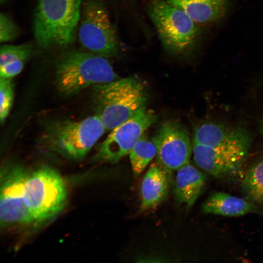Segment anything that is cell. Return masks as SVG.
<instances>
[{
	"instance_id": "obj_2",
	"label": "cell",
	"mask_w": 263,
	"mask_h": 263,
	"mask_svg": "<svg viewBox=\"0 0 263 263\" xmlns=\"http://www.w3.org/2000/svg\"><path fill=\"white\" fill-rule=\"evenodd\" d=\"M119 78L107 57L90 52H66L56 66V87L65 95H74L91 86Z\"/></svg>"
},
{
	"instance_id": "obj_10",
	"label": "cell",
	"mask_w": 263,
	"mask_h": 263,
	"mask_svg": "<svg viewBox=\"0 0 263 263\" xmlns=\"http://www.w3.org/2000/svg\"><path fill=\"white\" fill-rule=\"evenodd\" d=\"M26 172L16 166L4 169L1 175L0 218L3 226L35 222L24 200L23 183Z\"/></svg>"
},
{
	"instance_id": "obj_6",
	"label": "cell",
	"mask_w": 263,
	"mask_h": 263,
	"mask_svg": "<svg viewBox=\"0 0 263 263\" xmlns=\"http://www.w3.org/2000/svg\"><path fill=\"white\" fill-rule=\"evenodd\" d=\"M23 193L24 202L38 223L48 220L59 212L67 198L63 179L56 170L48 167L26 173Z\"/></svg>"
},
{
	"instance_id": "obj_1",
	"label": "cell",
	"mask_w": 263,
	"mask_h": 263,
	"mask_svg": "<svg viewBox=\"0 0 263 263\" xmlns=\"http://www.w3.org/2000/svg\"><path fill=\"white\" fill-rule=\"evenodd\" d=\"M96 115L106 130L112 131L146 107L148 93L134 76L93 86Z\"/></svg>"
},
{
	"instance_id": "obj_13",
	"label": "cell",
	"mask_w": 263,
	"mask_h": 263,
	"mask_svg": "<svg viewBox=\"0 0 263 263\" xmlns=\"http://www.w3.org/2000/svg\"><path fill=\"white\" fill-rule=\"evenodd\" d=\"M193 141L214 147L222 145L251 142V138L248 133L242 128L206 123L195 129Z\"/></svg>"
},
{
	"instance_id": "obj_12",
	"label": "cell",
	"mask_w": 263,
	"mask_h": 263,
	"mask_svg": "<svg viewBox=\"0 0 263 263\" xmlns=\"http://www.w3.org/2000/svg\"><path fill=\"white\" fill-rule=\"evenodd\" d=\"M170 172L158 163L150 167L140 186L141 211L154 208L166 197L170 185Z\"/></svg>"
},
{
	"instance_id": "obj_21",
	"label": "cell",
	"mask_w": 263,
	"mask_h": 263,
	"mask_svg": "<svg viewBox=\"0 0 263 263\" xmlns=\"http://www.w3.org/2000/svg\"><path fill=\"white\" fill-rule=\"evenodd\" d=\"M19 28L7 14L0 15V41L6 42L15 39L19 34Z\"/></svg>"
},
{
	"instance_id": "obj_4",
	"label": "cell",
	"mask_w": 263,
	"mask_h": 263,
	"mask_svg": "<svg viewBox=\"0 0 263 263\" xmlns=\"http://www.w3.org/2000/svg\"><path fill=\"white\" fill-rule=\"evenodd\" d=\"M105 130L95 114L79 121L52 122L46 126L40 140L50 150L78 160L86 156Z\"/></svg>"
},
{
	"instance_id": "obj_5",
	"label": "cell",
	"mask_w": 263,
	"mask_h": 263,
	"mask_svg": "<svg viewBox=\"0 0 263 263\" xmlns=\"http://www.w3.org/2000/svg\"><path fill=\"white\" fill-rule=\"evenodd\" d=\"M149 13L166 49L185 56L195 47L199 35L196 23L186 13L166 0H154Z\"/></svg>"
},
{
	"instance_id": "obj_8",
	"label": "cell",
	"mask_w": 263,
	"mask_h": 263,
	"mask_svg": "<svg viewBox=\"0 0 263 263\" xmlns=\"http://www.w3.org/2000/svg\"><path fill=\"white\" fill-rule=\"evenodd\" d=\"M157 120V115L146 107L113 129L98 146L95 158L98 161L117 163L131 150L150 127Z\"/></svg>"
},
{
	"instance_id": "obj_16",
	"label": "cell",
	"mask_w": 263,
	"mask_h": 263,
	"mask_svg": "<svg viewBox=\"0 0 263 263\" xmlns=\"http://www.w3.org/2000/svg\"><path fill=\"white\" fill-rule=\"evenodd\" d=\"M204 212L225 216H238L256 211L250 202L224 192L211 194L204 203Z\"/></svg>"
},
{
	"instance_id": "obj_11",
	"label": "cell",
	"mask_w": 263,
	"mask_h": 263,
	"mask_svg": "<svg viewBox=\"0 0 263 263\" xmlns=\"http://www.w3.org/2000/svg\"><path fill=\"white\" fill-rule=\"evenodd\" d=\"M250 144L248 142L212 147L193 141V158L199 167L214 176L230 175L243 164Z\"/></svg>"
},
{
	"instance_id": "obj_18",
	"label": "cell",
	"mask_w": 263,
	"mask_h": 263,
	"mask_svg": "<svg viewBox=\"0 0 263 263\" xmlns=\"http://www.w3.org/2000/svg\"><path fill=\"white\" fill-rule=\"evenodd\" d=\"M143 134L129 153L131 167L136 175L141 174L150 162L156 155L155 144Z\"/></svg>"
},
{
	"instance_id": "obj_22",
	"label": "cell",
	"mask_w": 263,
	"mask_h": 263,
	"mask_svg": "<svg viewBox=\"0 0 263 263\" xmlns=\"http://www.w3.org/2000/svg\"><path fill=\"white\" fill-rule=\"evenodd\" d=\"M4 0H0L1 2H2Z\"/></svg>"
},
{
	"instance_id": "obj_9",
	"label": "cell",
	"mask_w": 263,
	"mask_h": 263,
	"mask_svg": "<svg viewBox=\"0 0 263 263\" xmlns=\"http://www.w3.org/2000/svg\"><path fill=\"white\" fill-rule=\"evenodd\" d=\"M158 163L169 171L177 170L189 163L192 152L189 133L179 122H164L153 135Z\"/></svg>"
},
{
	"instance_id": "obj_15",
	"label": "cell",
	"mask_w": 263,
	"mask_h": 263,
	"mask_svg": "<svg viewBox=\"0 0 263 263\" xmlns=\"http://www.w3.org/2000/svg\"><path fill=\"white\" fill-rule=\"evenodd\" d=\"M174 188L176 200L191 207L201 193L205 178L201 172L189 163L177 170Z\"/></svg>"
},
{
	"instance_id": "obj_3",
	"label": "cell",
	"mask_w": 263,
	"mask_h": 263,
	"mask_svg": "<svg viewBox=\"0 0 263 263\" xmlns=\"http://www.w3.org/2000/svg\"><path fill=\"white\" fill-rule=\"evenodd\" d=\"M82 0H38L34 34L42 48L63 46L75 39L80 18Z\"/></svg>"
},
{
	"instance_id": "obj_19",
	"label": "cell",
	"mask_w": 263,
	"mask_h": 263,
	"mask_svg": "<svg viewBox=\"0 0 263 263\" xmlns=\"http://www.w3.org/2000/svg\"><path fill=\"white\" fill-rule=\"evenodd\" d=\"M242 187L250 200L263 204V159L247 170L243 180Z\"/></svg>"
},
{
	"instance_id": "obj_20",
	"label": "cell",
	"mask_w": 263,
	"mask_h": 263,
	"mask_svg": "<svg viewBox=\"0 0 263 263\" xmlns=\"http://www.w3.org/2000/svg\"><path fill=\"white\" fill-rule=\"evenodd\" d=\"M14 96L12 78H0V120L3 123L11 109Z\"/></svg>"
},
{
	"instance_id": "obj_17",
	"label": "cell",
	"mask_w": 263,
	"mask_h": 263,
	"mask_svg": "<svg viewBox=\"0 0 263 263\" xmlns=\"http://www.w3.org/2000/svg\"><path fill=\"white\" fill-rule=\"evenodd\" d=\"M34 53L31 43L3 45L0 50V77L12 78L19 74Z\"/></svg>"
},
{
	"instance_id": "obj_14",
	"label": "cell",
	"mask_w": 263,
	"mask_h": 263,
	"mask_svg": "<svg viewBox=\"0 0 263 263\" xmlns=\"http://www.w3.org/2000/svg\"><path fill=\"white\" fill-rule=\"evenodd\" d=\"M181 9L196 23L214 22L224 16L228 7V0H166Z\"/></svg>"
},
{
	"instance_id": "obj_7",
	"label": "cell",
	"mask_w": 263,
	"mask_h": 263,
	"mask_svg": "<svg viewBox=\"0 0 263 263\" xmlns=\"http://www.w3.org/2000/svg\"><path fill=\"white\" fill-rule=\"evenodd\" d=\"M77 29L79 42L89 52L106 57L118 55L116 33L101 1L87 0L83 2Z\"/></svg>"
}]
</instances>
